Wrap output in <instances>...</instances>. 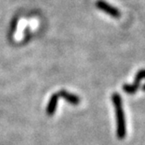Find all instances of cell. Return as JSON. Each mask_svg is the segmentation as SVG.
Instances as JSON below:
<instances>
[{"label": "cell", "mask_w": 145, "mask_h": 145, "mask_svg": "<svg viewBox=\"0 0 145 145\" xmlns=\"http://www.w3.org/2000/svg\"><path fill=\"white\" fill-rule=\"evenodd\" d=\"M112 102L115 107L116 116V135L119 139H123L126 136V122L125 116L122 108V100L118 93H114L111 96Z\"/></svg>", "instance_id": "6da1fadb"}, {"label": "cell", "mask_w": 145, "mask_h": 145, "mask_svg": "<svg viewBox=\"0 0 145 145\" xmlns=\"http://www.w3.org/2000/svg\"><path fill=\"white\" fill-rule=\"evenodd\" d=\"M145 79V69H140L135 77L134 82L132 84H124L122 86V89L126 94L135 95L140 88V81Z\"/></svg>", "instance_id": "7a4b0ae2"}, {"label": "cell", "mask_w": 145, "mask_h": 145, "mask_svg": "<svg viewBox=\"0 0 145 145\" xmlns=\"http://www.w3.org/2000/svg\"><path fill=\"white\" fill-rule=\"evenodd\" d=\"M95 6L97 9L101 10V11H102L103 12L108 14L112 18H119L121 15L120 11L116 7L109 5L108 3L104 1V0H97L95 3Z\"/></svg>", "instance_id": "3957f363"}, {"label": "cell", "mask_w": 145, "mask_h": 145, "mask_svg": "<svg viewBox=\"0 0 145 145\" xmlns=\"http://www.w3.org/2000/svg\"><path fill=\"white\" fill-rule=\"evenodd\" d=\"M58 95L59 97H62L66 101H67L72 105H78L80 102V98L79 96L74 94H71V93L67 92V90H60L58 93Z\"/></svg>", "instance_id": "277c9868"}, {"label": "cell", "mask_w": 145, "mask_h": 145, "mask_svg": "<svg viewBox=\"0 0 145 145\" xmlns=\"http://www.w3.org/2000/svg\"><path fill=\"white\" fill-rule=\"evenodd\" d=\"M59 95L58 93H55L53 95L51 96L49 101H48V104L46 107V114L48 116H53L54 115V113L56 111L57 108V104H58V101H59Z\"/></svg>", "instance_id": "5b68a950"}, {"label": "cell", "mask_w": 145, "mask_h": 145, "mask_svg": "<svg viewBox=\"0 0 145 145\" xmlns=\"http://www.w3.org/2000/svg\"><path fill=\"white\" fill-rule=\"evenodd\" d=\"M17 25H18V19L16 18H14L13 20H12V24H11V30H12V33H13V32H15V30H16V28H17Z\"/></svg>", "instance_id": "8992f818"}, {"label": "cell", "mask_w": 145, "mask_h": 145, "mask_svg": "<svg viewBox=\"0 0 145 145\" xmlns=\"http://www.w3.org/2000/svg\"><path fill=\"white\" fill-rule=\"evenodd\" d=\"M142 91H145V83H144V85H142Z\"/></svg>", "instance_id": "52a82bcc"}]
</instances>
